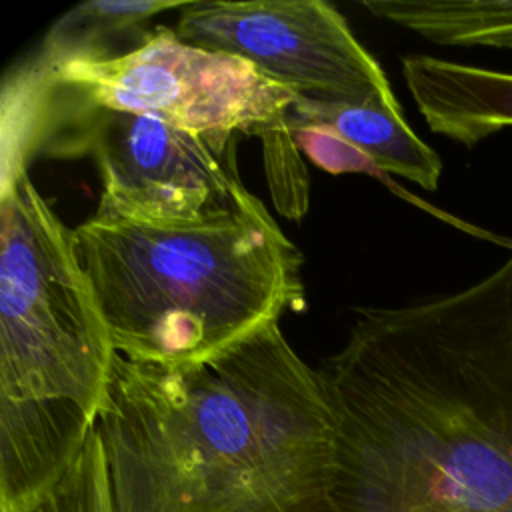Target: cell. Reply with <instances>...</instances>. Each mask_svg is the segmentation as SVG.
Listing matches in <instances>:
<instances>
[{"label":"cell","instance_id":"cell-8","mask_svg":"<svg viewBox=\"0 0 512 512\" xmlns=\"http://www.w3.org/2000/svg\"><path fill=\"white\" fill-rule=\"evenodd\" d=\"M298 150L330 174L402 176L434 192L442 160L406 122L396 96L366 102H324L300 96L286 112Z\"/></svg>","mask_w":512,"mask_h":512},{"label":"cell","instance_id":"cell-5","mask_svg":"<svg viewBox=\"0 0 512 512\" xmlns=\"http://www.w3.org/2000/svg\"><path fill=\"white\" fill-rule=\"evenodd\" d=\"M300 94L250 62L192 46L156 28L128 54L74 62L30 86L2 88V136L18 132L46 106L146 114L206 140L218 154L234 134L258 136L282 120Z\"/></svg>","mask_w":512,"mask_h":512},{"label":"cell","instance_id":"cell-12","mask_svg":"<svg viewBox=\"0 0 512 512\" xmlns=\"http://www.w3.org/2000/svg\"><path fill=\"white\" fill-rule=\"evenodd\" d=\"M32 512H116L108 462L94 428L64 478Z\"/></svg>","mask_w":512,"mask_h":512},{"label":"cell","instance_id":"cell-11","mask_svg":"<svg viewBox=\"0 0 512 512\" xmlns=\"http://www.w3.org/2000/svg\"><path fill=\"white\" fill-rule=\"evenodd\" d=\"M362 8L434 44L512 50V0H368Z\"/></svg>","mask_w":512,"mask_h":512},{"label":"cell","instance_id":"cell-10","mask_svg":"<svg viewBox=\"0 0 512 512\" xmlns=\"http://www.w3.org/2000/svg\"><path fill=\"white\" fill-rule=\"evenodd\" d=\"M180 0H88L64 12L4 84L30 86L74 62L110 60L132 52L146 40L144 24L168 10H182Z\"/></svg>","mask_w":512,"mask_h":512},{"label":"cell","instance_id":"cell-6","mask_svg":"<svg viewBox=\"0 0 512 512\" xmlns=\"http://www.w3.org/2000/svg\"><path fill=\"white\" fill-rule=\"evenodd\" d=\"M92 156L102 196L92 218L106 222H196L232 202L244 186L234 146L206 140L146 114L46 106L2 138V172L28 168L32 154Z\"/></svg>","mask_w":512,"mask_h":512},{"label":"cell","instance_id":"cell-2","mask_svg":"<svg viewBox=\"0 0 512 512\" xmlns=\"http://www.w3.org/2000/svg\"><path fill=\"white\" fill-rule=\"evenodd\" d=\"M96 428L116 512H338L328 394L278 322L202 362L116 352Z\"/></svg>","mask_w":512,"mask_h":512},{"label":"cell","instance_id":"cell-4","mask_svg":"<svg viewBox=\"0 0 512 512\" xmlns=\"http://www.w3.org/2000/svg\"><path fill=\"white\" fill-rule=\"evenodd\" d=\"M0 436L74 454L96 428L116 350L72 228L22 170L0 186Z\"/></svg>","mask_w":512,"mask_h":512},{"label":"cell","instance_id":"cell-13","mask_svg":"<svg viewBox=\"0 0 512 512\" xmlns=\"http://www.w3.org/2000/svg\"><path fill=\"white\" fill-rule=\"evenodd\" d=\"M258 138L276 210L286 218L300 220L308 210V176L302 152L286 128V116L266 126Z\"/></svg>","mask_w":512,"mask_h":512},{"label":"cell","instance_id":"cell-1","mask_svg":"<svg viewBox=\"0 0 512 512\" xmlns=\"http://www.w3.org/2000/svg\"><path fill=\"white\" fill-rule=\"evenodd\" d=\"M352 316L316 368L338 512H512V254L458 292Z\"/></svg>","mask_w":512,"mask_h":512},{"label":"cell","instance_id":"cell-9","mask_svg":"<svg viewBox=\"0 0 512 512\" xmlns=\"http://www.w3.org/2000/svg\"><path fill=\"white\" fill-rule=\"evenodd\" d=\"M402 76L434 134L466 148L512 128V72L428 54L402 56Z\"/></svg>","mask_w":512,"mask_h":512},{"label":"cell","instance_id":"cell-7","mask_svg":"<svg viewBox=\"0 0 512 512\" xmlns=\"http://www.w3.org/2000/svg\"><path fill=\"white\" fill-rule=\"evenodd\" d=\"M198 48L238 56L270 80L324 102L394 96L346 18L322 0L188 2L172 28Z\"/></svg>","mask_w":512,"mask_h":512},{"label":"cell","instance_id":"cell-3","mask_svg":"<svg viewBox=\"0 0 512 512\" xmlns=\"http://www.w3.org/2000/svg\"><path fill=\"white\" fill-rule=\"evenodd\" d=\"M74 250L112 348L140 362H202L306 308L304 256L242 186L172 224L88 218Z\"/></svg>","mask_w":512,"mask_h":512}]
</instances>
